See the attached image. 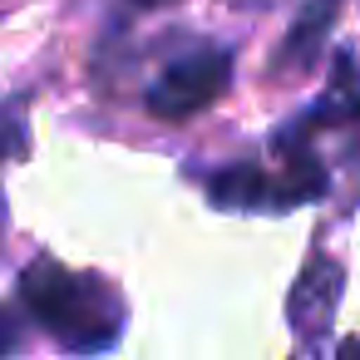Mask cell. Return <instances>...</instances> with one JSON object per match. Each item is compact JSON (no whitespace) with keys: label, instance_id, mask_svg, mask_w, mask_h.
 Listing matches in <instances>:
<instances>
[{"label":"cell","instance_id":"cell-2","mask_svg":"<svg viewBox=\"0 0 360 360\" xmlns=\"http://www.w3.org/2000/svg\"><path fill=\"white\" fill-rule=\"evenodd\" d=\"M227 79H232V55L227 50H217V45L193 50V55L173 60L158 75V84L148 89V114L168 119V124L173 119H193V114H202L227 89Z\"/></svg>","mask_w":360,"mask_h":360},{"label":"cell","instance_id":"cell-1","mask_svg":"<svg viewBox=\"0 0 360 360\" xmlns=\"http://www.w3.org/2000/svg\"><path fill=\"white\" fill-rule=\"evenodd\" d=\"M20 301L30 306L35 326L60 335L70 350H109L119 335L109 286L99 276H75L60 262H35L20 276Z\"/></svg>","mask_w":360,"mask_h":360},{"label":"cell","instance_id":"cell-4","mask_svg":"<svg viewBox=\"0 0 360 360\" xmlns=\"http://www.w3.org/2000/svg\"><path fill=\"white\" fill-rule=\"evenodd\" d=\"M207 198L217 207H276V183L257 163H232L207 178Z\"/></svg>","mask_w":360,"mask_h":360},{"label":"cell","instance_id":"cell-9","mask_svg":"<svg viewBox=\"0 0 360 360\" xmlns=\"http://www.w3.org/2000/svg\"><path fill=\"white\" fill-rule=\"evenodd\" d=\"M129 6H139V11H153V6H168V0H129Z\"/></svg>","mask_w":360,"mask_h":360},{"label":"cell","instance_id":"cell-8","mask_svg":"<svg viewBox=\"0 0 360 360\" xmlns=\"http://www.w3.org/2000/svg\"><path fill=\"white\" fill-rule=\"evenodd\" d=\"M335 360H360V335H350V340L340 345V355H335Z\"/></svg>","mask_w":360,"mask_h":360},{"label":"cell","instance_id":"cell-7","mask_svg":"<svg viewBox=\"0 0 360 360\" xmlns=\"http://www.w3.org/2000/svg\"><path fill=\"white\" fill-rule=\"evenodd\" d=\"M20 350V326L11 321V311L6 306H0V360H11Z\"/></svg>","mask_w":360,"mask_h":360},{"label":"cell","instance_id":"cell-6","mask_svg":"<svg viewBox=\"0 0 360 360\" xmlns=\"http://www.w3.org/2000/svg\"><path fill=\"white\" fill-rule=\"evenodd\" d=\"M316 119H326V124L360 119V65H355L350 55H340V60H335V84H330V94L306 114V124H316Z\"/></svg>","mask_w":360,"mask_h":360},{"label":"cell","instance_id":"cell-3","mask_svg":"<svg viewBox=\"0 0 360 360\" xmlns=\"http://www.w3.org/2000/svg\"><path fill=\"white\" fill-rule=\"evenodd\" d=\"M335 301H340V266H335L330 257H311L306 271H301V281L291 286V301H286L291 326H296L306 340L321 335V330L330 326V316H335Z\"/></svg>","mask_w":360,"mask_h":360},{"label":"cell","instance_id":"cell-5","mask_svg":"<svg viewBox=\"0 0 360 360\" xmlns=\"http://www.w3.org/2000/svg\"><path fill=\"white\" fill-rule=\"evenodd\" d=\"M335 11H340V0H306V11L296 15L291 35L281 40V60H276V65L306 70V65L316 60V50L326 45V30H330V20H335Z\"/></svg>","mask_w":360,"mask_h":360}]
</instances>
